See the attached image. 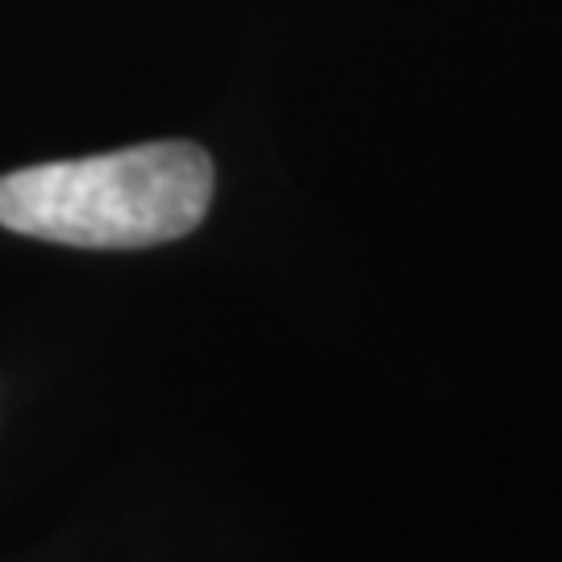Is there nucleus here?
I'll use <instances>...</instances> for the list:
<instances>
[{"label": "nucleus", "instance_id": "1", "mask_svg": "<svg viewBox=\"0 0 562 562\" xmlns=\"http://www.w3.org/2000/svg\"><path fill=\"white\" fill-rule=\"evenodd\" d=\"M213 201V159L196 142H146L92 159L0 176V225L83 250H142L192 234Z\"/></svg>", "mask_w": 562, "mask_h": 562}]
</instances>
